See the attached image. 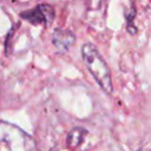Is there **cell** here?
I'll use <instances>...</instances> for the list:
<instances>
[{"instance_id": "cell-1", "label": "cell", "mask_w": 151, "mask_h": 151, "mask_svg": "<svg viewBox=\"0 0 151 151\" xmlns=\"http://www.w3.org/2000/svg\"><path fill=\"white\" fill-rule=\"evenodd\" d=\"M81 57L87 70L91 72L101 90L107 94H111L113 91L111 72L97 47L91 42H85L81 46Z\"/></svg>"}, {"instance_id": "cell-2", "label": "cell", "mask_w": 151, "mask_h": 151, "mask_svg": "<svg viewBox=\"0 0 151 151\" xmlns=\"http://www.w3.org/2000/svg\"><path fill=\"white\" fill-rule=\"evenodd\" d=\"M21 19L28 21L32 25L50 26L55 17L54 8L48 4H39L32 9H27L20 13Z\"/></svg>"}, {"instance_id": "cell-3", "label": "cell", "mask_w": 151, "mask_h": 151, "mask_svg": "<svg viewBox=\"0 0 151 151\" xmlns=\"http://www.w3.org/2000/svg\"><path fill=\"white\" fill-rule=\"evenodd\" d=\"M76 34L67 28L58 27L53 31L52 34V44L55 47L57 52L64 54L71 50V47L76 44Z\"/></svg>"}, {"instance_id": "cell-4", "label": "cell", "mask_w": 151, "mask_h": 151, "mask_svg": "<svg viewBox=\"0 0 151 151\" xmlns=\"http://www.w3.org/2000/svg\"><path fill=\"white\" fill-rule=\"evenodd\" d=\"M84 133H86V131H85L84 129H81V127H76V129H73V130L71 131V133H70V137H68L70 144H71L72 142H74L72 145H77V144L81 140V137L84 136Z\"/></svg>"}]
</instances>
